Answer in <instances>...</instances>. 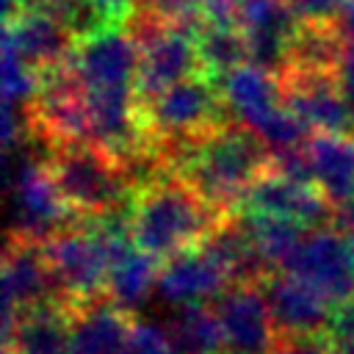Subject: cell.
<instances>
[{
    "instance_id": "d4e9b609",
    "label": "cell",
    "mask_w": 354,
    "mask_h": 354,
    "mask_svg": "<svg viewBox=\"0 0 354 354\" xmlns=\"http://www.w3.org/2000/svg\"><path fill=\"white\" fill-rule=\"evenodd\" d=\"M113 28H124L130 19H133V14L138 11V3L141 0H88Z\"/></svg>"
},
{
    "instance_id": "ffe728a7",
    "label": "cell",
    "mask_w": 354,
    "mask_h": 354,
    "mask_svg": "<svg viewBox=\"0 0 354 354\" xmlns=\"http://www.w3.org/2000/svg\"><path fill=\"white\" fill-rule=\"evenodd\" d=\"M246 232L268 271H279L288 254L296 249V243L304 238V224L279 218V216H257V213H241Z\"/></svg>"
},
{
    "instance_id": "4dcf8cb0",
    "label": "cell",
    "mask_w": 354,
    "mask_h": 354,
    "mask_svg": "<svg viewBox=\"0 0 354 354\" xmlns=\"http://www.w3.org/2000/svg\"><path fill=\"white\" fill-rule=\"evenodd\" d=\"M324 343V340H321ZM326 354H354V340H335V343H324Z\"/></svg>"
},
{
    "instance_id": "3957f363",
    "label": "cell",
    "mask_w": 354,
    "mask_h": 354,
    "mask_svg": "<svg viewBox=\"0 0 354 354\" xmlns=\"http://www.w3.org/2000/svg\"><path fill=\"white\" fill-rule=\"evenodd\" d=\"M50 174L80 218H105L124 213L138 188V174L127 160L97 141H77L50 149Z\"/></svg>"
},
{
    "instance_id": "484cf974",
    "label": "cell",
    "mask_w": 354,
    "mask_h": 354,
    "mask_svg": "<svg viewBox=\"0 0 354 354\" xmlns=\"http://www.w3.org/2000/svg\"><path fill=\"white\" fill-rule=\"evenodd\" d=\"M205 22L213 25H238L241 0H199Z\"/></svg>"
},
{
    "instance_id": "ac0fdd59",
    "label": "cell",
    "mask_w": 354,
    "mask_h": 354,
    "mask_svg": "<svg viewBox=\"0 0 354 354\" xmlns=\"http://www.w3.org/2000/svg\"><path fill=\"white\" fill-rule=\"evenodd\" d=\"M304 152L315 183L335 205L354 196V136L318 130L307 138Z\"/></svg>"
},
{
    "instance_id": "5bb4252c",
    "label": "cell",
    "mask_w": 354,
    "mask_h": 354,
    "mask_svg": "<svg viewBox=\"0 0 354 354\" xmlns=\"http://www.w3.org/2000/svg\"><path fill=\"white\" fill-rule=\"evenodd\" d=\"M3 44L11 47L28 69L41 75L47 69H55L72 61L80 41L61 19L47 17V14L22 11L14 19H6Z\"/></svg>"
},
{
    "instance_id": "f546056e",
    "label": "cell",
    "mask_w": 354,
    "mask_h": 354,
    "mask_svg": "<svg viewBox=\"0 0 354 354\" xmlns=\"http://www.w3.org/2000/svg\"><path fill=\"white\" fill-rule=\"evenodd\" d=\"M337 25H340V30H343L346 44H348V47H354V0H348V6L340 11Z\"/></svg>"
},
{
    "instance_id": "e0dca14e",
    "label": "cell",
    "mask_w": 354,
    "mask_h": 354,
    "mask_svg": "<svg viewBox=\"0 0 354 354\" xmlns=\"http://www.w3.org/2000/svg\"><path fill=\"white\" fill-rule=\"evenodd\" d=\"M133 318L108 296L75 310L69 354H124Z\"/></svg>"
},
{
    "instance_id": "6da1fadb",
    "label": "cell",
    "mask_w": 354,
    "mask_h": 354,
    "mask_svg": "<svg viewBox=\"0 0 354 354\" xmlns=\"http://www.w3.org/2000/svg\"><path fill=\"white\" fill-rule=\"evenodd\" d=\"M268 169V144L235 119H227L216 130L183 144L166 160V171L183 177L218 213L230 218L241 213L249 188Z\"/></svg>"
},
{
    "instance_id": "30bf717a",
    "label": "cell",
    "mask_w": 354,
    "mask_h": 354,
    "mask_svg": "<svg viewBox=\"0 0 354 354\" xmlns=\"http://www.w3.org/2000/svg\"><path fill=\"white\" fill-rule=\"evenodd\" d=\"M263 293L279 340H324L335 315V304L324 293L285 271H271Z\"/></svg>"
},
{
    "instance_id": "4fadbf2b",
    "label": "cell",
    "mask_w": 354,
    "mask_h": 354,
    "mask_svg": "<svg viewBox=\"0 0 354 354\" xmlns=\"http://www.w3.org/2000/svg\"><path fill=\"white\" fill-rule=\"evenodd\" d=\"M232 285L224 263L205 246H191L169 260H163L158 271V296L166 304H202L205 299H216Z\"/></svg>"
},
{
    "instance_id": "8992f818",
    "label": "cell",
    "mask_w": 354,
    "mask_h": 354,
    "mask_svg": "<svg viewBox=\"0 0 354 354\" xmlns=\"http://www.w3.org/2000/svg\"><path fill=\"white\" fill-rule=\"evenodd\" d=\"M138 41V105L155 100L169 86L205 72L196 30L158 22L141 11L127 22Z\"/></svg>"
},
{
    "instance_id": "7c38bea8",
    "label": "cell",
    "mask_w": 354,
    "mask_h": 354,
    "mask_svg": "<svg viewBox=\"0 0 354 354\" xmlns=\"http://www.w3.org/2000/svg\"><path fill=\"white\" fill-rule=\"evenodd\" d=\"M75 307L50 296L3 321V354H69Z\"/></svg>"
},
{
    "instance_id": "5b68a950",
    "label": "cell",
    "mask_w": 354,
    "mask_h": 354,
    "mask_svg": "<svg viewBox=\"0 0 354 354\" xmlns=\"http://www.w3.org/2000/svg\"><path fill=\"white\" fill-rule=\"evenodd\" d=\"M58 296L75 310L108 296V249L94 218H80L41 243Z\"/></svg>"
},
{
    "instance_id": "603a6c76",
    "label": "cell",
    "mask_w": 354,
    "mask_h": 354,
    "mask_svg": "<svg viewBox=\"0 0 354 354\" xmlns=\"http://www.w3.org/2000/svg\"><path fill=\"white\" fill-rule=\"evenodd\" d=\"M124 354H174L169 332L149 321H133Z\"/></svg>"
},
{
    "instance_id": "44dd1931",
    "label": "cell",
    "mask_w": 354,
    "mask_h": 354,
    "mask_svg": "<svg viewBox=\"0 0 354 354\" xmlns=\"http://www.w3.org/2000/svg\"><path fill=\"white\" fill-rule=\"evenodd\" d=\"M196 44H199V55H202V69L213 80H221L235 66L249 64V44L238 25L205 22L196 30Z\"/></svg>"
},
{
    "instance_id": "d6986e66",
    "label": "cell",
    "mask_w": 354,
    "mask_h": 354,
    "mask_svg": "<svg viewBox=\"0 0 354 354\" xmlns=\"http://www.w3.org/2000/svg\"><path fill=\"white\" fill-rule=\"evenodd\" d=\"M174 354H227L221 324L207 304H183L166 324Z\"/></svg>"
},
{
    "instance_id": "cb8c5ba5",
    "label": "cell",
    "mask_w": 354,
    "mask_h": 354,
    "mask_svg": "<svg viewBox=\"0 0 354 354\" xmlns=\"http://www.w3.org/2000/svg\"><path fill=\"white\" fill-rule=\"evenodd\" d=\"M299 19H337L348 0H285Z\"/></svg>"
},
{
    "instance_id": "f1b7e54d",
    "label": "cell",
    "mask_w": 354,
    "mask_h": 354,
    "mask_svg": "<svg viewBox=\"0 0 354 354\" xmlns=\"http://www.w3.org/2000/svg\"><path fill=\"white\" fill-rule=\"evenodd\" d=\"M271 354H326L321 340H279Z\"/></svg>"
},
{
    "instance_id": "9c48e42d",
    "label": "cell",
    "mask_w": 354,
    "mask_h": 354,
    "mask_svg": "<svg viewBox=\"0 0 354 354\" xmlns=\"http://www.w3.org/2000/svg\"><path fill=\"white\" fill-rule=\"evenodd\" d=\"M227 354H271L279 335L263 293V282H232L213 301Z\"/></svg>"
},
{
    "instance_id": "2e32d148",
    "label": "cell",
    "mask_w": 354,
    "mask_h": 354,
    "mask_svg": "<svg viewBox=\"0 0 354 354\" xmlns=\"http://www.w3.org/2000/svg\"><path fill=\"white\" fill-rule=\"evenodd\" d=\"M299 17L285 0H241L238 28L249 44V64L279 72Z\"/></svg>"
},
{
    "instance_id": "9a60e30c",
    "label": "cell",
    "mask_w": 354,
    "mask_h": 354,
    "mask_svg": "<svg viewBox=\"0 0 354 354\" xmlns=\"http://www.w3.org/2000/svg\"><path fill=\"white\" fill-rule=\"evenodd\" d=\"M50 296H58V290L44 246L8 235L3 252V321Z\"/></svg>"
},
{
    "instance_id": "7a4b0ae2",
    "label": "cell",
    "mask_w": 354,
    "mask_h": 354,
    "mask_svg": "<svg viewBox=\"0 0 354 354\" xmlns=\"http://www.w3.org/2000/svg\"><path fill=\"white\" fill-rule=\"evenodd\" d=\"M230 216L218 213L199 191L171 171H158L138 183L127 207L133 243L155 260H169L205 243Z\"/></svg>"
},
{
    "instance_id": "8fae6325",
    "label": "cell",
    "mask_w": 354,
    "mask_h": 354,
    "mask_svg": "<svg viewBox=\"0 0 354 354\" xmlns=\"http://www.w3.org/2000/svg\"><path fill=\"white\" fill-rule=\"evenodd\" d=\"M241 213L279 216L299 221L304 227H326L335 216V202L324 194L315 180L288 177L277 169H268L246 194ZM238 213V216H241Z\"/></svg>"
},
{
    "instance_id": "52a82bcc",
    "label": "cell",
    "mask_w": 354,
    "mask_h": 354,
    "mask_svg": "<svg viewBox=\"0 0 354 354\" xmlns=\"http://www.w3.org/2000/svg\"><path fill=\"white\" fill-rule=\"evenodd\" d=\"M293 274L324 293L335 307L354 299V241L337 227H313L282 263Z\"/></svg>"
},
{
    "instance_id": "277c9868",
    "label": "cell",
    "mask_w": 354,
    "mask_h": 354,
    "mask_svg": "<svg viewBox=\"0 0 354 354\" xmlns=\"http://www.w3.org/2000/svg\"><path fill=\"white\" fill-rule=\"evenodd\" d=\"M8 183H11V232L17 238H28L36 243L50 241L61 230L80 221V216L72 213V207L64 202L47 158L30 147L19 144L17 160L8 166Z\"/></svg>"
},
{
    "instance_id": "1f68e13d",
    "label": "cell",
    "mask_w": 354,
    "mask_h": 354,
    "mask_svg": "<svg viewBox=\"0 0 354 354\" xmlns=\"http://www.w3.org/2000/svg\"><path fill=\"white\" fill-rule=\"evenodd\" d=\"M351 241H354V238H351Z\"/></svg>"
},
{
    "instance_id": "83f0119b",
    "label": "cell",
    "mask_w": 354,
    "mask_h": 354,
    "mask_svg": "<svg viewBox=\"0 0 354 354\" xmlns=\"http://www.w3.org/2000/svg\"><path fill=\"white\" fill-rule=\"evenodd\" d=\"M332 227H337L340 232H346L348 238H354V196H348V199H343V202L335 205Z\"/></svg>"
},
{
    "instance_id": "4316f807",
    "label": "cell",
    "mask_w": 354,
    "mask_h": 354,
    "mask_svg": "<svg viewBox=\"0 0 354 354\" xmlns=\"http://www.w3.org/2000/svg\"><path fill=\"white\" fill-rule=\"evenodd\" d=\"M340 86H343L346 102L351 108V116H354V47H346V55L340 64Z\"/></svg>"
},
{
    "instance_id": "ba28073f",
    "label": "cell",
    "mask_w": 354,
    "mask_h": 354,
    "mask_svg": "<svg viewBox=\"0 0 354 354\" xmlns=\"http://www.w3.org/2000/svg\"><path fill=\"white\" fill-rule=\"evenodd\" d=\"M277 77H279L285 105L313 133L321 130V133L354 136V116L340 86V72L282 66Z\"/></svg>"
},
{
    "instance_id": "7402d4cb",
    "label": "cell",
    "mask_w": 354,
    "mask_h": 354,
    "mask_svg": "<svg viewBox=\"0 0 354 354\" xmlns=\"http://www.w3.org/2000/svg\"><path fill=\"white\" fill-rule=\"evenodd\" d=\"M138 11L169 25H180L188 30H199L205 25L199 0H141Z\"/></svg>"
}]
</instances>
